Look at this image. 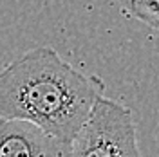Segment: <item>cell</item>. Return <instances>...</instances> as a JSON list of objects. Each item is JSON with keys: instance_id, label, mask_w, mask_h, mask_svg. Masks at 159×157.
Returning <instances> with one entry per match:
<instances>
[{"instance_id": "6da1fadb", "label": "cell", "mask_w": 159, "mask_h": 157, "mask_svg": "<svg viewBox=\"0 0 159 157\" xmlns=\"http://www.w3.org/2000/svg\"><path fill=\"white\" fill-rule=\"evenodd\" d=\"M105 85L83 74L51 47H36L0 70V114L25 119L69 146Z\"/></svg>"}, {"instance_id": "7a4b0ae2", "label": "cell", "mask_w": 159, "mask_h": 157, "mask_svg": "<svg viewBox=\"0 0 159 157\" xmlns=\"http://www.w3.org/2000/svg\"><path fill=\"white\" fill-rule=\"evenodd\" d=\"M74 157H138L141 155L136 139L132 112L118 101L94 99L83 125L69 146Z\"/></svg>"}, {"instance_id": "3957f363", "label": "cell", "mask_w": 159, "mask_h": 157, "mask_svg": "<svg viewBox=\"0 0 159 157\" xmlns=\"http://www.w3.org/2000/svg\"><path fill=\"white\" fill-rule=\"evenodd\" d=\"M56 157L65 150L36 125L0 114V157Z\"/></svg>"}, {"instance_id": "277c9868", "label": "cell", "mask_w": 159, "mask_h": 157, "mask_svg": "<svg viewBox=\"0 0 159 157\" xmlns=\"http://www.w3.org/2000/svg\"><path fill=\"white\" fill-rule=\"evenodd\" d=\"M123 7L132 18L159 31V0H129Z\"/></svg>"}, {"instance_id": "5b68a950", "label": "cell", "mask_w": 159, "mask_h": 157, "mask_svg": "<svg viewBox=\"0 0 159 157\" xmlns=\"http://www.w3.org/2000/svg\"><path fill=\"white\" fill-rule=\"evenodd\" d=\"M119 4H121V6H125V4H127V2H129V0H118Z\"/></svg>"}]
</instances>
